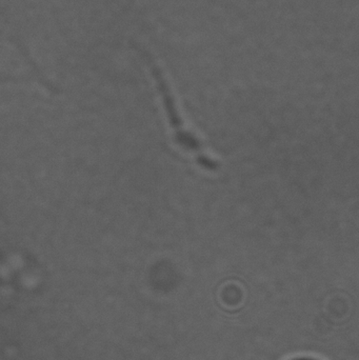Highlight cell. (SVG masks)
<instances>
[{
	"label": "cell",
	"mask_w": 359,
	"mask_h": 360,
	"mask_svg": "<svg viewBox=\"0 0 359 360\" xmlns=\"http://www.w3.org/2000/svg\"><path fill=\"white\" fill-rule=\"evenodd\" d=\"M153 71L154 78H155L156 84H157L158 91L162 96V103H164V111L168 116L169 122L171 128L174 133L175 141L179 147L183 148L188 153L191 154L195 158L196 162L200 164L204 170L216 172L221 168L217 160L211 158L207 153L202 141L198 139L195 134L188 130L183 122V116L179 112L178 105L175 101L174 95L167 82L166 78L162 75V71L158 70L156 65H151Z\"/></svg>",
	"instance_id": "6da1fadb"
}]
</instances>
